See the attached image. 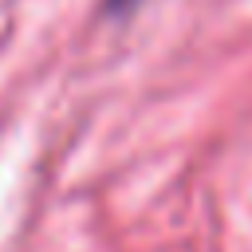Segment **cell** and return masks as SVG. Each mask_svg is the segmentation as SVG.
I'll list each match as a JSON object with an SVG mask.
<instances>
[{
	"mask_svg": "<svg viewBox=\"0 0 252 252\" xmlns=\"http://www.w3.org/2000/svg\"><path fill=\"white\" fill-rule=\"evenodd\" d=\"M130 4H134V0H106V8H110V12H122V8H130Z\"/></svg>",
	"mask_w": 252,
	"mask_h": 252,
	"instance_id": "1",
	"label": "cell"
}]
</instances>
